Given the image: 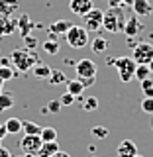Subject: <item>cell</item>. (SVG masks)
<instances>
[{
	"instance_id": "cell-1",
	"label": "cell",
	"mask_w": 153,
	"mask_h": 157,
	"mask_svg": "<svg viewBox=\"0 0 153 157\" xmlns=\"http://www.w3.org/2000/svg\"><path fill=\"white\" fill-rule=\"evenodd\" d=\"M126 12L122 6H116V8H108L104 12V18H102V28L110 33H124V28H126Z\"/></svg>"
},
{
	"instance_id": "cell-2",
	"label": "cell",
	"mask_w": 153,
	"mask_h": 157,
	"mask_svg": "<svg viewBox=\"0 0 153 157\" xmlns=\"http://www.w3.org/2000/svg\"><path fill=\"white\" fill-rule=\"evenodd\" d=\"M10 61H12V65L16 71L20 73H26V71H32V67L36 65V63H39L41 59H39V55L36 51H29V49L26 47H18L12 51V55H10Z\"/></svg>"
},
{
	"instance_id": "cell-3",
	"label": "cell",
	"mask_w": 153,
	"mask_h": 157,
	"mask_svg": "<svg viewBox=\"0 0 153 157\" xmlns=\"http://www.w3.org/2000/svg\"><path fill=\"white\" fill-rule=\"evenodd\" d=\"M65 39L73 49H82L90 43V39H88V29L85 26H75V24H73V28L65 33Z\"/></svg>"
},
{
	"instance_id": "cell-4",
	"label": "cell",
	"mask_w": 153,
	"mask_h": 157,
	"mask_svg": "<svg viewBox=\"0 0 153 157\" xmlns=\"http://www.w3.org/2000/svg\"><path fill=\"white\" fill-rule=\"evenodd\" d=\"M114 67H116L118 77H120V81H122V82H130L132 78H136L137 63H136L132 57H116Z\"/></svg>"
},
{
	"instance_id": "cell-5",
	"label": "cell",
	"mask_w": 153,
	"mask_h": 157,
	"mask_svg": "<svg viewBox=\"0 0 153 157\" xmlns=\"http://www.w3.org/2000/svg\"><path fill=\"white\" fill-rule=\"evenodd\" d=\"M132 59L137 65H149L153 59V45L147 41H140L132 47Z\"/></svg>"
},
{
	"instance_id": "cell-6",
	"label": "cell",
	"mask_w": 153,
	"mask_h": 157,
	"mask_svg": "<svg viewBox=\"0 0 153 157\" xmlns=\"http://www.w3.org/2000/svg\"><path fill=\"white\" fill-rule=\"evenodd\" d=\"M75 71H77V78H96L98 67L92 59H81L75 63Z\"/></svg>"
},
{
	"instance_id": "cell-7",
	"label": "cell",
	"mask_w": 153,
	"mask_h": 157,
	"mask_svg": "<svg viewBox=\"0 0 153 157\" xmlns=\"http://www.w3.org/2000/svg\"><path fill=\"white\" fill-rule=\"evenodd\" d=\"M102 18H104V12L98 8H92L88 14L82 16V24H85V28L88 32H98L102 28Z\"/></svg>"
},
{
	"instance_id": "cell-8",
	"label": "cell",
	"mask_w": 153,
	"mask_h": 157,
	"mask_svg": "<svg viewBox=\"0 0 153 157\" xmlns=\"http://www.w3.org/2000/svg\"><path fill=\"white\" fill-rule=\"evenodd\" d=\"M41 137L39 136H24L22 141H20V149L24 151L26 155H36L37 157V151L41 147Z\"/></svg>"
},
{
	"instance_id": "cell-9",
	"label": "cell",
	"mask_w": 153,
	"mask_h": 157,
	"mask_svg": "<svg viewBox=\"0 0 153 157\" xmlns=\"http://www.w3.org/2000/svg\"><path fill=\"white\" fill-rule=\"evenodd\" d=\"M94 8V4H92V0H69V10H71L75 16H85L88 14L90 10Z\"/></svg>"
},
{
	"instance_id": "cell-10",
	"label": "cell",
	"mask_w": 153,
	"mask_h": 157,
	"mask_svg": "<svg viewBox=\"0 0 153 157\" xmlns=\"http://www.w3.org/2000/svg\"><path fill=\"white\" fill-rule=\"evenodd\" d=\"M116 153H118V157H136V155H137V145H136V141H132V140H122L120 145H118V149H116Z\"/></svg>"
},
{
	"instance_id": "cell-11",
	"label": "cell",
	"mask_w": 153,
	"mask_h": 157,
	"mask_svg": "<svg viewBox=\"0 0 153 157\" xmlns=\"http://www.w3.org/2000/svg\"><path fill=\"white\" fill-rule=\"evenodd\" d=\"M141 29H143V24L140 22V18H137V16H130V18H128L126 28H124L126 37H136L137 33H141Z\"/></svg>"
},
{
	"instance_id": "cell-12",
	"label": "cell",
	"mask_w": 153,
	"mask_h": 157,
	"mask_svg": "<svg viewBox=\"0 0 153 157\" xmlns=\"http://www.w3.org/2000/svg\"><path fill=\"white\" fill-rule=\"evenodd\" d=\"M132 10H134L136 16H149V14L153 12V6H151L149 0H134Z\"/></svg>"
},
{
	"instance_id": "cell-13",
	"label": "cell",
	"mask_w": 153,
	"mask_h": 157,
	"mask_svg": "<svg viewBox=\"0 0 153 157\" xmlns=\"http://www.w3.org/2000/svg\"><path fill=\"white\" fill-rule=\"evenodd\" d=\"M16 32V20L0 14V36H10Z\"/></svg>"
},
{
	"instance_id": "cell-14",
	"label": "cell",
	"mask_w": 153,
	"mask_h": 157,
	"mask_svg": "<svg viewBox=\"0 0 153 157\" xmlns=\"http://www.w3.org/2000/svg\"><path fill=\"white\" fill-rule=\"evenodd\" d=\"M71 28H73V22H69V20H57V22L49 24V32L55 33V36H65Z\"/></svg>"
},
{
	"instance_id": "cell-15",
	"label": "cell",
	"mask_w": 153,
	"mask_h": 157,
	"mask_svg": "<svg viewBox=\"0 0 153 157\" xmlns=\"http://www.w3.org/2000/svg\"><path fill=\"white\" fill-rule=\"evenodd\" d=\"M16 28L20 29V33H22V37H26L29 36V32H32V28H33V24H32V20H29L28 14H22L18 20H16Z\"/></svg>"
},
{
	"instance_id": "cell-16",
	"label": "cell",
	"mask_w": 153,
	"mask_h": 157,
	"mask_svg": "<svg viewBox=\"0 0 153 157\" xmlns=\"http://www.w3.org/2000/svg\"><path fill=\"white\" fill-rule=\"evenodd\" d=\"M59 149H61V147H59L57 141H43L41 147H39V151H37V157H51L53 153H57Z\"/></svg>"
},
{
	"instance_id": "cell-17",
	"label": "cell",
	"mask_w": 153,
	"mask_h": 157,
	"mask_svg": "<svg viewBox=\"0 0 153 157\" xmlns=\"http://www.w3.org/2000/svg\"><path fill=\"white\" fill-rule=\"evenodd\" d=\"M32 75L36 78H49V75H51V67H49L47 63L39 61V63H36V65L32 67Z\"/></svg>"
},
{
	"instance_id": "cell-18",
	"label": "cell",
	"mask_w": 153,
	"mask_h": 157,
	"mask_svg": "<svg viewBox=\"0 0 153 157\" xmlns=\"http://www.w3.org/2000/svg\"><path fill=\"white\" fill-rule=\"evenodd\" d=\"M65 85H67V92H71L75 98H81V94L85 92V85L78 78H69Z\"/></svg>"
},
{
	"instance_id": "cell-19",
	"label": "cell",
	"mask_w": 153,
	"mask_h": 157,
	"mask_svg": "<svg viewBox=\"0 0 153 157\" xmlns=\"http://www.w3.org/2000/svg\"><path fill=\"white\" fill-rule=\"evenodd\" d=\"M108 47H110V41H108L106 37H102V36H98V37H94L90 41V49L94 53H104Z\"/></svg>"
},
{
	"instance_id": "cell-20",
	"label": "cell",
	"mask_w": 153,
	"mask_h": 157,
	"mask_svg": "<svg viewBox=\"0 0 153 157\" xmlns=\"http://www.w3.org/2000/svg\"><path fill=\"white\" fill-rule=\"evenodd\" d=\"M4 126H6V130H8V134H20L22 132V126H24V122L20 120V118H8L6 122H4Z\"/></svg>"
},
{
	"instance_id": "cell-21",
	"label": "cell",
	"mask_w": 153,
	"mask_h": 157,
	"mask_svg": "<svg viewBox=\"0 0 153 157\" xmlns=\"http://www.w3.org/2000/svg\"><path fill=\"white\" fill-rule=\"evenodd\" d=\"M18 0H0V14H4V16H10V14L16 12L18 8Z\"/></svg>"
},
{
	"instance_id": "cell-22",
	"label": "cell",
	"mask_w": 153,
	"mask_h": 157,
	"mask_svg": "<svg viewBox=\"0 0 153 157\" xmlns=\"http://www.w3.org/2000/svg\"><path fill=\"white\" fill-rule=\"evenodd\" d=\"M51 85H63V82H67L69 78H67V75L61 71V69H51V75H49V78H47Z\"/></svg>"
},
{
	"instance_id": "cell-23",
	"label": "cell",
	"mask_w": 153,
	"mask_h": 157,
	"mask_svg": "<svg viewBox=\"0 0 153 157\" xmlns=\"http://www.w3.org/2000/svg\"><path fill=\"white\" fill-rule=\"evenodd\" d=\"M12 106H14V96H12V92L2 90V92H0V112L10 110Z\"/></svg>"
},
{
	"instance_id": "cell-24",
	"label": "cell",
	"mask_w": 153,
	"mask_h": 157,
	"mask_svg": "<svg viewBox=\"0 0 153 157\" xmlns=\"http://www.w3.org/2000/svg\"><path fill=\"white\" fill-rule=\"evenodd\" d=\"M22 130L26 132V136H41V130H43V126L36 124V122H24Z\"/></svg>"
},
{
	"instance_id": "cell-25",
	"label": "cell",
	"mask_w": 153,
	"mask_h": 157,
	"mask_svg": "<svg viewBox=\"0 0 153 157\" xmlns=\"http://www.w3.org/2000/svg\"><path fill=\"white\" fill-rule=\"evenodd\" d=\"M16 75H18V71L12 65H0V78H2L4 82H6V81H12Z\"/></svg>"
},
{
	"instance_id": "cell-26",
	"label": "cell",
	"mask_w": 153,
	"mask_h": 157,
	"mask_svg": "<svg viewBox=\"0 0 153 157\" xmlns=\"http://www.w3.org/2000/svg\"><path fill=\"white\" fill-rule=\"evenodd\" d=\"M41 141H57V130L55 128H51V126H47V128H43L41 130Z\"/></svg>"
},
{
	"instance_id": "cell-27",
	"label": "cell",
	"mask_w": 153,
	"mask_h": 157,
	"mask_svg": "<svg viewBox=\"0 0 153 157\" xmlns=\"http://www.w3.org/2000/svg\"><path fill=\"white\" fill-rule=\"evenodd\" d=\"M90 134H92V137H96V140H104V137L110 136V132H108L106 126H92Z\"/></svg>"
},
{
	"instance_id": "cell-28",
	"label": "cell",
	"mask_w": 153,
	"mask_h": 157,
	"mask_svg": "<svg viewBox=\"0 0 153 157\" xmlns=\"http://www.w3.org/2000/svg\"><path fill=\"white\" fill-rule=\"evenodd\" d=\"M43 51L49 53V55H57L59 53V43L57 41H53V39H47V41H43Z\"/></svg>"
},
{
	"instance_id": "cell-29",
	"label": "cell",
	"mask_w": 153,
	"mask_h": 157,
	"mask_svg": "<svg viewBox=\"0 0 153 157\" xmlns=\"http://www.w3.org/2000/svg\"><path fill=\"white\" fill-rule=\"evenodd\" d=\"M98 108V98L96 96H88L82 100V110H86V112H94Z\"/></svg>"
},
{
	"instance_id": "cell-30",
	"label": "cell",
	"mask_w": 153,
	"mask_h": 157,
	"mask_svg": "<svg viewBox=\"0 0 153 157\" xmlns=\"http://www.w3.org/2000/svg\"><path fill=\"white\" fill-rule=\"evenodd\" d=\"M61 108H63V104H61V100L57 98V100H49L47 106L43 108V112H45V114H47V112H51V114H57V112H61Z\"/></svg>"
},
{
	"instance_id": "cell-31",
	"label": "cell",
	"mask_w": 153,
	"mask_h": 157,
	"mask_svg": "<svg viewBox=\"0 0 153 157\" xmlns=\"http://www.w3.org/2000/svg\"><path fill=\"white\" fill-rule=\"evenodd\" d=\"M149 75H151L149 65H137V69H136V78L140 82L143 81V78H149Z\"/></svg>"
},
{
	"instance_id": "cell-32",
	"label": "cell",
	"mask_w": 153,
	"mask_h": 157,
	"mask_svg": "<svg viewBox=\"0 0 153 157\" xmlns=\"http://www.w3.org/2000/svg\"><path fill=\"white\" fill-rule=\"evenodd\" d=\"M140 86H141V90H143L145 96H153V81L151 78H143V81L140 82Z\"/></svg>"
},
{
	"instance_id": "cell-33",
	"label": "cell",
	"mask_w": 153,
	"mask_h": 157,
	"mask_svg": "<svg viewBox=\"0 0 153 157\" xmlns=\"http://www.w3.org/2000/svg\"><path fill=\"white\" fill-rule=\"evenodd\" d=\"M141 110L145 114H153V96H143L141 100Z\"/></svg>"
},
{
	"instance_id": "cell-34",
	"label": "cell",
	"mask_w": 153,
	"mask_h": 157,
	"mask_svg": "<svg viewBox=\"0 0 153 157\" xmlns=\"http://www.w3.org/2000/svg\"><path fill=\"white\" fill-rule=\"evenodd\" d=\"M108 4H110L112 8H116V6H130L132 8V4H134V0H108Z\"/></svg>"
},
{
	"instance_id": "cell-35",
	"label": "cell",
	"mask_w": 153,
	"mask_h": 157,
	"mask_svg": "<svg viewBox=\"0 0 153 157\" xmlns=\"http://www.w3.org/2000/svg\"><path fill=\"white\" fill-rule=\"evenodd\" d=\"M59 100H61L63 106H71L73 102H75V96H73L71 92H65V94H61V98H59Z\"/></svg>"
},
{
	"instance_id": "cell-36",
	"label": "cell",
	"mask_w": 153,
	"mask_h": 157,
	"mask_svg": "<svg viewBox=\"0 0 153 157\" xmlns=\"http://www.w3.org/2000/svg\"><path fill=\"white\" fill-rule=\"evenodd\" d=\"M24 41H26V47H33V45H37V39L36 37H24Z\"/></svg>"
},
{
	"instance_id": "cell-37",
	"label": "cell",
	"mask_w": 153,
	"mask_h": 157,
	"mask_svg": "<svg viewBox=\"0 0 153 157\" xmlns=\"http://www.w3.org/2000/svg\"><path fill=\"white\" fill-rule=\"evenodd\" d=\"M78 81H81L82 85H85V88H86V86H92V85H94L96 78H78Z\"/></svg>"
},
{
	"instance_id": "cell-38",
	"label": "cell",
	"mask_w": 153,
	"mask_h": 157,
	"mask_svg": "<svg viewBox=\"0 0 153 157\" xmlns=\"http://www.w3.org/2000/svg\"><path fill=\"white\" fill-rule=\"evenodd\" d=\"M8 136V130H6V126L4 124H0V141H4V137Z\"/></svg>"
},
{
	"instance_id": "cell-39",
	"label": "cell",
	"mask_w": 153,
	"mask_h": 157,
	"mask_svg": "<svg viewBox=\"0 0 153 157\" xmlns=\"http://www.w3.org/2000/svg\"><path fill=\"white\" fill-rule=\"evenodd\" d=\"M51 157H71V153H67V151H63V149H59L57 153H53Z\"/></svg>"
},
{
	"instance_id": "cell-40",
	"label": "cell",
	"mask_w": 153,
	"mask_h": 157,
	"mask_svg": "<svg viewBox=\"0 0 153 157\" xmlns=\"http://www.w3.org/2000/svg\"><path fill=\"white\" fill-rule=\"evenodd\" d=\"M0 157H12V153H10L6 147H2V145H0Z\"/></svg>"
},
{
	"instance_id": "cell-41",
	"label": "cell",
	"mask_w": 153,
	"mask_h": 157,
	"mask_svg": "<svg viewBox=\"0 0 153 157\" xmlns=\"http://www.w3.org/2000/svg\"><path fill=\"white\" fill-rule=\"evenodd\" d=\"M149 71L153 73V59H151V63H149Z\"/></svg>"
},
{
	"instance_id": "cell-42",
	"label": "cell",
	"mask_w": 153,
	"mask_h": 157,
	"mask_svg": "<svg viewBox=\"0 0 153 157\" xmlns=\"http://www.w3.org/2000/svg\"><path fill=\"white\" fill-rule=\"evenodd\" d=\"M2 85H4V81H2V78H0V92H2Z\"/></svg>"
},
{
	"instance_id": "cell-43",
	"label": "cell",
	"mask_w": 153,
	"mask_h": 157,
	"mask_svg": "<svg viewBox=\"0 0 153 157\" xmlns=\"http://www.w3.org/2000/svg\"><path fill=\"white\" fill-rule=\"evenodd\" d=\"M12 157H28V155H26V153H24V155H12Z\"/></svg>"
},
{
	"instance_id": "cell-44",
	"label": "cell",
	"mask_w": 153,
	"mask_h": 157,
	"mask_svg": "<svg viewBox=\"0 0 153 157\" xmlns=\"http://www.w3.org/2000/svg\"><path fill=\"white\" fill-rule=\"evenodd\" d=\"M136 157H143V155H140V153H137V155H136Z\"/></svg>"
},
{
	"instance_id": "cell-45",
	"label": "cell",
	"mask_w": 153,
	"mask_h": 157,
	"mask_svg": "<svg viewBox=\"0 0 153 157\" xmlns=\"http://www.w3.org/2000/svg\"><path fill=\"white\" fill-rule=\"evenodd\" d=\"M90 157H96V155H90Z\"/></svg>"
}]
</instances>
